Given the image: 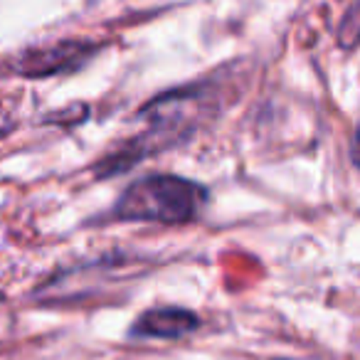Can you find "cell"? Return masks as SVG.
Instances as JSON below:
<instances>
[{"label": "cell", "instance_id": "cell-1", "mask_svg": "<svg viewBox=\"0 0 360 360\" xmlns=\"http://www.w3.org/2000/svg\"><path fill=\"white\" fill-rule=\"evenodd\" d=\"M205 101V91L200 86H193V89L163 94L150 101L148 106H143L139 111V121L143 124V129L134 139L121 143L116 150H111L109 155H104V160L96 165L99 178H111L116 173H124V170L134 168L139 160L150 158L153 153L170 148L180 139L193 134V129L200 124Z\"/></svg>", "mask_w": 360, "mask_h": 360}, {"label": "cell", "instance_id": "cell-2", "mask_svg": "<svg viewBox=\"0 0 360 360\" xmlns=\"http://www.w3.org/2000/svg\"><path fill=\"white\" fill-rule=\"evenodd\" d=\"M207 191L178 175H148L131 183L116 202V217L131 222L183 225L200 217Z\"/></svg>", "mask_w": 360, "mask_h": 360}, {"label": "cell", "instance_id": "cell-3", "mask_svg": "<svg viewBox=\"0 0 360 360\" xmlns=\"http://www.w3.org/2000/svg\"><path fill=\"white\" fill-rule=\"evenodd\" d=\"M99 52V45L82 40H65L52 42L45 47H32L25 50L11 62V70L27 79H42V77L67 75V72L79 70L84 62Z\"/></svg>", "mask_w": 360, "mask_h": 360}, {"label": "cell", "instance_id": "cell-4", "mask_svg": "<svg viewBox=\"0 0 360 360\" xmlns=\"http://www.w3.org/2000/svg\"><path fill=\"white\" fill-rule=\"evenodd\" d=\"M200 326L193 311L188 309H175V306H163V309H150L141 316L134 323L136 335H146V338H183V335L193 333Z\"/></svg>", "mask_w": 360, "mask_h": 360}, {"label": "cell", "instance_id": "cell-5", "mask_svg": "<svg viewBox=\"0 0 360 360\" xmlns=\"http://www.w3.org/2000/svg\"><path fill=\"white\" fill-rule=\"evenodd\" d=\"M350 153H353V160L355 165L360 168V121L355 126V134H353V146H350Z\"/></svg>", "mask_w": 360, "mask_h": 360}, {"label": "cell", "instance_id": "cell-6", "mask_svg": "<svg viewBox=\"0 0 360 360\" xmlns=\"http://www.w3.org/2000/svg\"><path fill=\"white\" fill-rule=\"evenodd\" d=\"M3 121H6V111L0 109V129H3Z\"/></svg>", "mask_w": 360, "mask_h": 360}]
</instances>
